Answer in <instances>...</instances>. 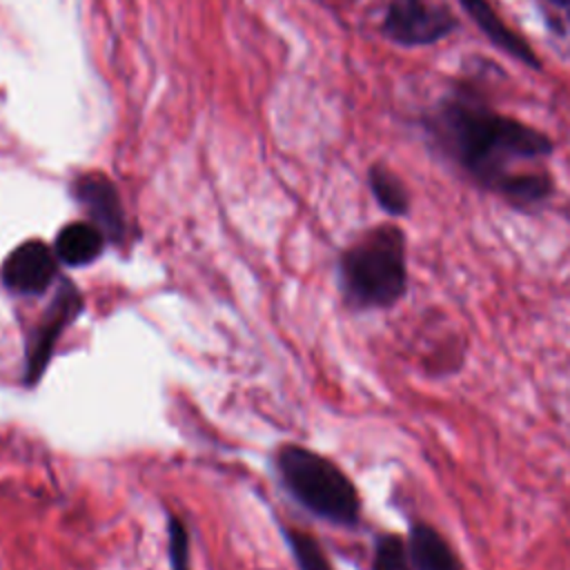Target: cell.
I'll list each match as a JSON object with an SVG mask.
<instances>
[{"label": "cell", "instance_id": "1", "mask_svg": "<svg viewBox=\"0 0 570 570\" xmlns=\"http://www.w3.org/2000/svg\"><path fill=\"white\" fill-rule=\"evenodd\" d=\"M439 131L459 163L497 194L514 176L508 169L512 160L539 158L552 151L550 138L541 131L468 100L445 102Z\"/></svg>", "mask_w": 570, "mask_h": 570}, {"label": "cell", "instance_id": "2", "mask_svg": "<svg viewBox=\"0 0 570 570\" xmlns=\"http://www.w3.org/2000/svg\"><path fill=\"white\" fill-rule=\"evenodd\" d=\"M407 240L392 223L367 229L338 258L341 294L356 312L396 307L407 294Z\"/></svg>", "mask_w": 570, "mask_h": 570}, {"label": "cell", "instance_id": "3", "mask_svg": "<svg viewBox=\"0 0 570 570\" xmlns=\"http://www.w3.org/2000/svg\"><path fill=\"white\" fill-rule=\"evenodd\" d=\"M276 468L285 490L307 512L338 528L358 525L361 494L332 459L303 445H285L276 454Z\"/></svg>", "mask_w": 570, "mask_h": 570}, {"label": "cell", "instance_id": "4", "mask_svg": "<svg viewBox=\"0 0 570 570\" xmlns=\"http://www.w3.org/2000/svg\"><path fill=\"white\" fill-rule=\"evenodd\" d=\"M82 307H85L82 292L73 283L62 281L58 285L51 303L47 305L42 318L38 321V325L31 330V334L27 338L24 385L33 387L42 379V374L51 361L58 336L62 334V330L67 325H71L82 314Z\"/></svg>", "mask_w": 570, "mask_h": 570}, {"label": "cell", "instance_id": "5", "mask_svg": "<svg viewBox=\"0 0 570 570\" xmlns=\"http://www.w3.org/2000/svg\"><path fill=\"white\" fill-rule=\"evenodd\" d=\"M454 24V16L439 0H392L383 31L399 45L416 47L441 40Z\"/></svg>", "mask_w": 570, "mask_h": 570}, {"label": "cell", "instance_id": "6", "mask_svg": "<svg viewBox=\"0 0 570 570\" xmlns=\"http://www.w3.org/2000/svg\"><path fill=\"white\" fill-rule=\"evenodd\" d=\"M58 274V256L42 240L18 245L2 263V283L16 294H42Z\"/></svg>", "mask_w": 570, "mask_h": 570}, {"label": "cell", "instance_id": "7", "mask_svg": "<svg viewBox=\"0 0 570 570\" xmlns=\"http://www.w3.org/2000/svg\"><path fill=\"white\" fill-rule=\"evenodd\" d=\"M73 194L85 212L91 216V223L109 240H122L125 236V212L118 198L116 187L100 174L80 176L73 185Z\"/></svg>", "mask_w": 570, "mask_h": 570}, {"label": "cell", "instance_id": "8", "mask_svg": "<svg viewBox=\"0 0 570 570\" xmlns=\"http://www.w3.org/2000/svg\"><path fill=\"white\" fill-rule=\"evenodd\" d=\"M459 2L465 9V13L474 20V24L488 36L490 42H494L508 56L521 60L528 67H537V69L541 67L532 47L499 18V13L492 9L488 0H459Z\"/></svg>", "mask_w": 570, "mask_h": 570}, {"label": "cell", "instance_id": "9", "mask_svg": "<svg viewBox=\"0 0 570 570\" xmlns=\"http://www.w3.org/2000/svg\"><path fill=\"white\" fill-rule=\"evenodd\" d=\"M405 541L414 570H463L454 548L432 523L412 521Z\"/></svg>", "mask_w": 570, "mask_h": 570}, {"label": "cell", "instance_id": "10", "mask_svg": "<svg viewBox=\"0 0 570 570\" xmlns=\"http://www.w3.org/2000/svg\"><path fill=\"white\" fill-rule=\"evenodd\" d=\"M105 234L94 223H69L56 236L53 252L60 263L82 267L102 254Z\"/></svg>", "mask_w": 570, "mask_h": 570}, {"label": "cell", "instance_id": "11", "mask_svg": "<svg viewBox=\"0 0 570 570\" xmlns=\"http://www.w3.org/2000/svg\"><path fill=\"white\" fill-rule=\"evenodd\" d=\"M370 189L383 212L390 216H405L410 209V196L405 185L383 165H374L370 169Z\"/></svg>", "mask_w": 570, "mask_h": 570}, {"label": "cell", "instance_id": "12", "mask_svg": "<svg viewBox=\"0 0 570 570\" xmlns=\"http://www.w3.org/2000/svg\"><path fill=\"white\" fill-rule=\"evenodd\" d=\"M283 539L298 570H332L327 554L312 534L296 528H283Z\"/></svg>", "mask_w": 570, "mask_h": 570}, {"label": "cell", "instance_id": "13", "mask_svg": "<svg viewBox=\"0 0 570 570\" xmlns=\"http://www.w3.org/2000/svg\"><path fill=\"white\" fill-rule=\"evenodd\" d=\"M372 570H414L407 541L396 532H381L374 539Z\"/></svg>", "mask_w": 570, "mask_h": 570}, {"label": "cell", "instance_id": "14", "mask_svg": "<svg viewBox=\"0 0 570 570\" xmlns=\"http://www.w3.org/2000/svg\"><path fill=\"white\" fill-rule=\"evenodd\" d=\"M167 552H169V566L171 570H191V548H189V532L185 523L176 517H167Z\"/></svg>", "mask_w": 570, "mask_h": 570}]
</instances>
